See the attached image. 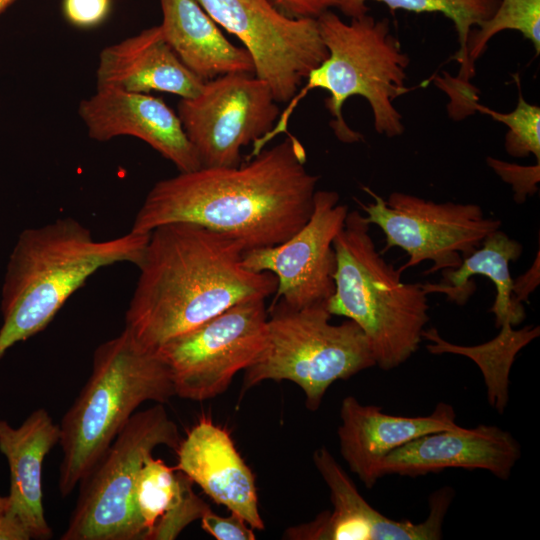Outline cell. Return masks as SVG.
I'll use <instances>...</instances> for the list:
<instances>
[{
  "label": "cell",
  "instance_id": "9",
  "mask_svg": "<svg viewBox=\"0 0 540 540\" xmlns=\"http://www.w3.org/2000/svg\"><path fill=\"white\" fill-rule=\"evenodd\" d=\"M363 190L373 202L357 203L367 222L384 233L385 250L398 247L409 256L399 268L401 272L425 260L433 262L426 275L457 268L502 224L499 219L485 217L477 204L436 203L398 191L385 200L368 187Z\"/></svg>",
  "mask_w": 540,
  "mask_h": 540
},
{
  "label": "cell",
  "instance_id": "20",
  "mask_svg": "<svg viewBox=\"0 0 540 540\" xmlns=\"http://www.w3.org/2000/svg\"><path fill=\"white\" fill-rule=\"evenodd\" d=\"M59 439V425L44 408L33 411L17 428L0 420V451L10 473L9 511L30 539L53 536L43 506L42 470Z\"/></svg>",
  "mask_w": 540,
  "mask_h": 540
},
{
  "label": "cell",
  "instance_id": "30",
  "mask_svg": "<svg viewBox=\"0 0 540 540\" xmlns=\"http://www.w3.org/2000/svg\"><path fill=\"white\" fill-rule=\"evenodd\" d=\"M111 0H63V13L74 26L91 28L108 16Z\"/></svg>",
  "mask_w": 540,
  "mask_h": 540
},
{
  "label": "cell",
  "instance_id": "2",
  "mask_svg": "<svg viewBox=\"0 0 540 540\" xmlns=\"http://www.w3.org/2000/svg\"><path fill=\"white\" fill-rule=\"evenodd\" d=\"M244 251L236 240L196 223L154 228L137 265L125 329L157 350L237 303L266 300L276 292L277 278L246 269Z\"/></svg>",
  "mask_w": 540,
  "mask_h": 540
},
{
  "label": "cell",
  "instance_id": "29",
  "mask_svg": "<svg viewBox=\"0 0 540 540\" xmlns=\"http://www.w3.org/2000/svg\"><path fill=\"white\" fill-rule=\"evenodd\" d=\"M204 531L217 540H255L253 529L239 515L228 517L215 514L210 508L200 518Z\"/></svg>",
  "mask_w": 540,
  "mask_h": 540
},
{
  "label": "cell",
  "instance_id": "12",
  "mask_svg": "<svg viewBox=\"0 0 540 540\" xmlns=\"http://www.w3.org/2000/svg\"><path fill=\"white\" fill-rule=\"evenodd\" d=\"M177 115L201 167H235L242 147L266 135L280 109L263 80L241 72L205 81L199 94L181 98Z\"/></svg>",
  "mask_w": 540,
  "mask_h": 540
},
{
  "label": "cell",
  "instance_id": "17",
  "mask_svg": "<svg viewBox=\"0 0 540 540\" xmlns=\"http://www.w3.org/2000/svg\"><path fill=\"white\" fill-rule=\"evenodd\" d=\"M458 426L456 412L448 403L439 402L429 415L408 417L387 414L381 407L346 396L340 406L337 435L342 458L371 489L383 477V461L393 450L422 435Z\"/></svg>",
  "mask_w": 540,
  "mask_h": 540
},
{
  "label": "cell",
  "instance_id": "5",
  "mask_svg": "<svg viewBox=\"0 0 540 540\" xmlns=\"http://www.w3.org/2000/svg\"><path fill=\"white\" fill-rule=\"evenodd\" d=\"M175 396L170 371L157 350L124 330L94 351L90 376L59 425L62 461L58 489L69 496L136 409Z\"/></svg>",
  "mask_w": 540,
  "mask_h": 540
},
{
  "label": "cell",
  "instance_id": "10",
  "mask_svg": "<svg viewBox=\"0 0 540 540\" xmlns=\"http://www.w3.org/2000/svg\"><path fill=\"white\" fill-rule=\"evenodd\" d=\"M267 319L264 299L246 300L161 345L175 396L204 401L224 393L264 350Z\"/></svg>",
  "mask_w": 540,
  "mask_h": 540
},
{
  "label": "cell",
  "instance_id": "7",
  "mask_svg": "<svg viewBox=\"0 0 540 540\" xmlns=\"http://www.w3.org/2000/svg\"><path fill=\"white\" fill-rule=\"evenodd\" d=\"M326 304L293 309L273 301L266 346L244 370L241 394L266 380L291 381L319 409L328 388L376 365L368 339L352 320L335 325Z\"/></svg>",
  "mask_w": 540,
  "mask_h": 540
},
{
  "label": "cell",
  "instance_id": "25",
  "mask_svg": "<svg viewBox=\"0 0 540 540\" xmlns=\"http://www.w3.org/2000/svg\"><path fill=\"white\" fill-rule=\"evenodd\" d=\"M375 1L385 4L390 10H404L414 13H441L454 24L459 50L456 60L460 63L458 95L462 98L471 97L473 88L469 78L473 77L474 69L470 66L467 55V40L470 31L496 11L501 0H340L337 6L344 15L350 18L367 14V2Z\"/></svg>",
  "mask_w": 540,
  "mask_h": 540
},
{
  "label": "cell",
  "instance_id": "1",
  "mask_svg": "<svg viewBox=\"0 0 540 540\" xmlns=\"http://www.w3.org/2000/svg\"><path fill=\"white\" fill-rule=\"evenodd\" d=\"M235 167H201L160 180L148 192L131 228L149 233L192 222L239 242L245 251L278 245L310 218L319 176L292 134Z\"/></svg>",
  "mask_w": 540,
  "mask_h": 540
},
{
  "label": "cell",
  "instance_id": "18",
  "mask_svg": "<svg viewBox=\"0 0 540 540\" xmlns=\"http://www.w3.org/2000/svg\"><path fill=\"white\" fill-rule=\"evenodd\" d=\"M176 452L174 467L215 503L242 517L252 529L265 528L258 509L255 476L226 429L204 416L187 432Z\"/></svg>",
  "mask_w": 540,
  "mask_h": 540
},
{
  "label": "cell",
  "instance_id": "34",
  "mask_svg": "<svg viewBox=\"0 0 540 540\" xmlns=\"http://www.w3.org/2000/svg\"><path fill=\"white\" fill-rule=\"evenodd\" d=\"M15 0H0V14H2Z\"/></svg>",
  "mask_w": 540,
  "mask_h": 540
},
{
  "label": "cell",
  "instance_id": "26",
  "mask_svg": "<svg viewBox=\"0 0 540 540\" xmlns=\"http://www.w3.org/2000/svg\"><path fill=\"white\" fill-rule=\"evenodd\" d=\"M505 30L520 32L540 52V0H501L494 14L473 28L467 40L470 66L483 54L487 43Z\"/></svg>",
  "mask_w": 540,
  "mask_h": 540
},
{
  "label": "cell",
  "instance_id": "14",
  "mask_svg": "<svg viewBox=\"0 0 540 540\" xmlns=\"http://www.w3.org/2000/svg\"><path fill=\"white\" fill-rule=\"evenodd\" d=\"M313 463L330 491L333 509L313 520L289 527L283 539L290 540H439L443 522L454 499L451 487H442L429 497V514L419 523L397 521L374 509L354 482L325 448H317Z\"/></svg>",
  "mask_w": 540,
  "mask_h": 540
},
{
  "label": "cell",
  "instance_id": "6",
  "mask_svg": "<svg viewBox=\"0 0 540 540\" xmlns=\"http://www.w3.org/2000/svg\"><path fill=\"white\" fill-rule=\"evenodd\" d=\"M333 247L335 289L327 310L361 328L379 368H397L419 349L429 321L422 284L402 282V272L378 251L370 224L357 210L348 211Z\"/></svg>",
  "mask_w": 540,
  "mask_h": 540
},
{
  "label": "cell",
  "instance_id": "8",
  "mask_svg": "<svg viewBox=\"0 0 540 540\" xmlns=\"http://www.w3.org/2000/svg\"><path fill=\"white\" fill-rule=\"evenodd\" d=\"M180 441L164 404L135 412L79 483L61 540H141L134 503L137 476L158 446L176 450Z\"/></svg>",
  "mask_w": 540,
  "mask_h": 540
},
{
  "label": "cell",
  "instance_id": "21",
  "mask_svg": "<svg viewBox=\"0 0 540 540\" xmlns=\"http://www.w3.org/2000/svg\"><path fill=\"white\" fill-rule=\"evenodd\" d=\"M160 28L182 63L203 81L229 73H254L245 48L229 42L196 0H159Z\"/></svg>",
  "mask_w": 540,
  "mask_h": 540
},
{
  "label": "cell",
  "instance_id": "22",
  "mask_svg": "<svg viewBox=\"0 0 540 540\" xmlns=\"http://www.w3.org/2000/svg\"><path fill=\"white\" fill-rule=\"evenodd\" d=\"M191 479L161 459L148 456L137 476L134 503L141 540H174L210 507Z\"/></svg>",
  "mask_w": 540,
  "mask_h": 540
},
{
  "label": "cell",
  "instance_id": "13",
  "mask_svg": "<svg viewBox=\"0 0 540 540\" xmlns=\"http://www.w3.org/2000/svg\"><path fill=\"white\" fill-rule=\"evenodd\" d=\"M339 200L336 191L316 190L309 220L290 238L272 247L244 251L246 269L276 276L273 301L301 309L326 304L334 293L333 241L349 211Z\"/></svg>",
  "mask_w": 540,
  "mask_h": 540
},
{
  "label": "cell",
  "instance_id": "23",
  "mask_svg": "<svg viewBox=\"0 0 540 540\" xmlns=\"http://www.w3.org/2000/svg\"><path fill=\"white\" fill-rule=\"evenodd\" d=\"M522 251L521 243L498 229L484 239L481 247L463 258L459 267L441 271L442 279L439 283H424L422 287L427 295L442 293L450 302L464 305L476 289L475 282L470 278L484 275L496 287V297L490 308V312L495 316L496 326L499 328L505 320L516 326L523 321L525 312L524 307L513 303V279L509 263L517 261Z\"/></svg>",
  "mask_w": 540,
  "mask_h": 540
},
{
  "label": "cell",
  "instance_id": "27",
  "mask_svg": "<svg viewBox=\"0 0 540 540\" xmlns=\"http://www.w3.org/2000/svg\"><path fill=\"white\" fill-rule=\"evenodd\" d=\"M515 78L519 93L518 103L513 111L501 113L477 102L471 104V110L487 114L508 127L504 146L509 155L524 158L532 154L540 163V108L523 98L519 79Z\"/></svg>",
  "mask_w": 540,
  "mask_h": 540
},
{
  "label": "cell",
  "instance_id": "11",
  "mask_svg": "<svg viewBox=\"0 0 540 540\" xmlns=\"http://www.w3.org/2000/svg\"><path fill=\"white\" fill-rule=\"evenodd\" d=\"M250 54L277 103L290 101L327 57L316 18L290 17L270 0H196Z\"/></svg>",
  "mask_w": 540,
  "mask_h": 540
},
{
  "label": "cell",
  "instance_id": "4",
  "mask_svg": "<svg viewBox=\"0 0 540 540\" xmlns=\"http://www.w3.org/2000/svg\"><path fill=\"white\" fill-rule=\"evenodd\" d=\"M316 19L328 57L310 72L305 86L280 112L273 128L253 143L249 158L278 135L288 133L294 109L315 88L329 92L325 107L332 116L330 127L343 143L363 141L362 134L351 129L342 114L346 100L355 95L369 102L378 134L391 138L404 132L402 115L393 102L409 91L405 81L410 58L392 34L389 20L367 13L345 22L332 10Z\"/></svg>",
  "mask_w": 540,
  "mask_h": 540
},
{
  "label": "cell",
  "instance_id": "15",
  "mask_svg": "<svg viewBox=\"0 0 540 540\" xmlns=\"http://www.w3.org/2000/svg\"><path fill=\"white\" fill-rule=\"evenodd\" d=\"M78 113L95 141L133 136L171 161L179 172L201 168L178 115L160 98L148 93L97 89L80 102Z\"/></svg>",
  "mask_w": 540,
  "mask_h": 540
},
{
  "label": "cell",
  "instance_id": "19",
  "mask_svg": "<svg viewBox=\"0 0 540 540\" xmlns=\"http://www.w3.org/2000/svg\"><path fill=\"white\" fill-rule=\"evenodd\" d=\"M204 82L190 71L165 41L160 25L101 50L96 70L97 89L133 93L160 91L192 98Z\"/></svg>",
  "mask_w": 540,
  "mask_h": 540
},
{
  "label": "cell",
  "instance_id": "16",
  "mask_svg": "<svg viewBox=\"0 0 540 540\" xmlns=\"http://www.w3.org/2000/svg\"><path fill=\"white\" fill-rule=\"evenodd\" d=\"M521 455V445L509 431L487 424L459 425L393 450L383 461L382 474L418 477L449 468L481 469L506 481Z\"/></svg>",
  "mask_w": 540,
  "mask_h": 540
},
{
  "label": "cell",
  "instance_id": "28",
  "mask_svg": "<svg viewBox=\"0 0 540 540\" xmlns=\"http://www.w3.org/2000/svg\"><path fill=\"white\" fill-rule=\"evenodd\" d=\"M486 162L501 179L510 184L514 191V200L521 204L528 196L538 191L540 181V163L521 166L488 156Z\"/></svg>",
  "mask_w": 540,
  "mask_h": 540
},
{
  "label": "cell",
  "instance_id": "31",
  "mask_svg": "<svg viewBox=\"0 0 540 540\" xmlns=\"http://www.w3.org/2000/svg\"><path fill=\"white\" fill-rule=\"evenodd\" d=\"M292 17L318 18L322 13L337 8L340 0H272Z\"/></svg>",
  "mask_w": 540,
  "mask_h": 540
},
{
  "label": "cell",
  "instance_id": "33",
  "mask_svg": "<svg viewBox=\"0 0 540 540\" xmlns=\"http://www.w3.org/2000/svg\"><path fill=\"white\" fill-rule=\"evenodd\" d=\"M0 540H30L24 528L10 514L8 497L1 495Z\"/></svg>",
  "mask_w": 540,
  "mask_h": 540
},
{
  "label": "cell",
  "instance_id": "32",
  "mask_svg": "<svg viewBox=\"0 0 540 540\" xmlns=\"http://www.w3.org/2000/svg\"><path fill=\"white\" fill-rule=\"evenodd\" d=\"M539 251L532 266L523 275L513 279L512 299L516 306L523 307L531 292L539 284Z\"/></svg>",
  "mask_w": 540,
  "mask_h": 540
},
{
  "label": "cell",
  "instance_id": "24",
  "mask_svg": "<svg viewBox=\"0 0 540 540\" xmlns=\"http://www.w3.org/2000/svg\"><path fill=\"white\" fill-rule=\"evenodd\" d=\"M513 327L509 320H505L499 326L497 336L474 346L448 342L434 327L424 329L422 339L429 342L426 348L431 354H457L474 361L483 375L489 405L503 414L509 402V375L516 355L540 334L539 326H526L518 330Z\"/></svg>",
  "mask_w": 540,
  "mask_h": 540
},
{
  "label": "cell",
  "instance_id": "3",
  "mask_svg": "<svg viewBox=\"0 0 540 540\" xmlns=\"http://www.w3.org/2000/svg\"><path fill=\"white\" fill-rule=\"evenodd\" d=\"M149 233L130 230L97 240L73 218L23 230L10 253L1 289L0 359L44 330L66 301L103 267L141 261Z\"/></svg>",
  "mask_w": 540,
  "mask_h": 540
}]
</instances>
